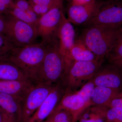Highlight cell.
Wrapping results in <instances>:
<instances>
[{
    "mask_svg": "<svg viewBox=\"0 0 122 122\" xmlns=\"http://www.w3.org/2000/svg\"><path fill=\"white\" fill-rule=\"evenodd\" d=\"M90 106L82 97L75 92L66 89L55 109H65L68 111L72 115L74 122H76L82 112Z\"/></svg>",
    "mask_w": 122,
    "mask_h": 122,
    "instance_id": "cell-12",
    "label": "cell"
},
{
    "mask_svg": "<svg viewBox=\"0 0 122 122\" xmlns=\"http://www.w3.org/2000/svg\"><path fill=\"white\" fill-rule=\"evenodd\" d=\"M42 122H75L71 114L65 109H55Z\"/></svg>",
    "mask_w": 122,
    "mask_h": 122,
    "instance_id": "cell-21",
    "label": "cell"
},
{
    "mask_svg": "<svg viewBox=\"0 0 122 122\" xmlns=\"http://www.w3.org/2000/svg\"><path fill=\"white\" fill-rule=\"evenodd\" d=\"M100 2L97 0H92L83 5H71L68 9V20L75 25L84 24L96 12Z\"/></svg>",
    "mask_w": 122,
    "mask_h": 122,
    "instance_id": "cell-13",
    "label": "cell"
},
{
    "mask_svg": "<svg viewBox=\"0 0 122 122\" xmlns=\"http://www.w3.org/2000/svg\"><path fill=\"white\" fill-rule=\"evenodd\" d=\"M14 47L7 36L0 34V58H7Z\"/></svg>",
    "mask_w": 122,
    "mask_h": 122,
    "instance_id": "cell-23",
    "label": "cell"
},
{
    "mask_svg": "<svg viewBox=\"0 0 122 122\" xmlns=\"http://www.w3.org/2000/svg\"><path fill=\"white\" fill-rule=\"evenodd\" d=\"M60 5V7L63 9V0H55Z\"/></svg>",
    "mask_w": 122,
    "mask_h": 122,
    "instance_id": "cell-35",
    "label": "cell"
},
{
    "mask_svg": "<svg viewBox=\"0 0 122 122\" xmlns=\"http://www.w3.org/2000/svg\"><path fill=\"white\" fill-rule=\"evenodd\" d=\"M75 32L74 26L64 13L57 33L59 50L63 58L67 73L73 62L71 56V51L75 41Z\"/></svg>",
    "mask_w": 122,
    "mask_h": 122,
    "instance_id": "cell-9",
    "label": "cell"
},
{
    "mask_svg": "<svg viewBox=\"0 0 122 122\" xmlns=\"http://www.w3.org/2000/svg\"><path fill=\"white\" fill-rule=\"evenodd\" d=\"M54 85L36 83L29 90L22 101L21 122H28L52 90Z\"/></svg>",
    "mask_w": 122,
    "mask_h": 122,
    "instance_id": "cell-8",
    "label": "cell"
},
{
    "mask_svg": "<svg viewBox=\"0 0 122 122\" xmlns=\"http://www.w3.org/2000/svg\"><path fill=\"white\" fill-rule=\"evenodd\" d=\"M106 107H116L122 109V92L117 96L112 99Z\"/></svg>",
    "mask_w": 122,
    "mask_h": 122,
    "instance_id": "cell-29",
    "label": "cell"
},
{
    "mask_svg": "<svg viewBox=\"0 0 122 122\" xmlns=\"http://www.w3.org/2000/svg\"><path fill=\"white\" fill-rule=\"evenodd\" d=\"M46 44V53L39 70L37 83L63 84L66 72L64 61L59 52L58 39L57 38Z\"/></svg>",
    "mask_w": 122,
    "mask_h": 122,
    "instance_id": "cell-3",
    "label": "cell"
},
{
    "mask_svg": "<svg viewBox=\"0 0 122 122\" xmlns=\"http://www.w3.org/2000/svg\"><path fill=\"white\" fill-rule=\"evenodd\" d=\"M4 119V114L0 111V122H3Z\"/></svg>",
    "mask_w": 122,
    "mask_h": 122,
    "instance_id": "cell-36",
    "label": "cell"
},
{
    "mask_svg": "<svg viewBox=\"0 0 122 122\" xmlns=\"http://www.w3.org/2000/svg\"></svg>",
    "mask_w": 122,
    "mask_h": 122,
    "instance_id": "cell-38",
    "label": "cell"
},
{
    "mask_svg": "<svg viewBox=\"0 0 122 122\" xmlns=\"http://www.w3.org/2000/svg\"><path fill=\"white\" fill-rule=\"evenodd\" d=\"M95 86L91 79L82 85L79 90L75 92L76 93L82 97L85 102L89 105L90 106H92L93 105L91 102V96Z\"/></svg>",
    "mask_w": 122,
    "mask_h": 122,
    "instance_id": "cell-22",
    "label": "cell"
},
{
    "mask_svg": "<svg viewBox=\"0 0 122 122\" xmlns=\"http://www.w3.org/2000/svg\"><path fill=\"white\" fill-rule=\"evenodd\" d=\"M22 99L17 96L0 93V111L13 118L16 122H21Z\"/></svg>",
    "mask_w": 122,
    "mask_h": 122,
    "instance_id": "cell-14",
    "label": "cell"
},
{
    "mask_svg": "<svg viewBox=\"0 0 122 122\" xmlns=\"http://www.w3.org/2000/svg\"><path fill=\"white\" fill-rule=\"evenodd\" d=\"M13 0H0V15H5L12 5Z\"/></svg>",
    "mask_w": 122,
    "mask_h": 122,
    "instance_id": "cell-28",
    "label": "cell"
},
{
    "mask_svg": "<svg viewBox=\"0 0 122 122\" xmlns=\"http://www.w3.org/2000/svg\"><path fill=\"white\" fill-rule=\"evenodd\" d=\"M92 0H73L71 5H83L90 3Z\"/></svg>",
    "mask_w": 122,
    "mask_h": 122,
    "instance_id": "cell-32",
    "label": "cell"
},
{
    "mask_svg": "<svg viewBox=\"0 0 122 122\" xmlns=\"http://www.w3.org/2000/svg\"><path fill=\"white\" fill-rule=\"evenodd\" d=\"M107 109L105 106H91L82 112L78 120L79 122H107Z\"/></svg>",
    "mask_w": 122,
    "mask_h": 122,
    "instance_id": "cell-18",
    "label": "cell"
},
{
    "mask_svg": "<svg viewBox=\"0 0 122 122\" xmlns=\"http://www.w3.org/2000/svg\"><path fill=\"white\" fill-rule=\"evenodd\" d=\"M122 27L95 25L83 30L81 39L98 59L107 57L122 37Z\"/></svg>",
    "mask_w": 122,
    "mask_h": 122,
    "instance_id": "cell-1",
    "label": "cell"
},
{
    "mask_svg": "<svg viewBox=\"0 0 122 122\" xmlns=\"http://www.w3.org/2000/svg\"><path fill=\"white\" fill-rule=\"evenodd\" d=\"M29 0V1L31 5H52L53 6H59L61 8L55 0Z\"/></svg>",
    "mask_w": 122,
    "mask_h": 122,
    "instance_id": "cell-30",
    "label": "cell"
},
{
    "mask_svg": "<svg viewBox=\"0 0 122 122\" xmlns=\"http://www.w3.org/2000/svg\"><path fill=\"white\" fill-rule=\"evenodd\" d=\"M107 57L110 63L116 60L122 59V37L119 40Z\"/></svg>",
    "mask_w": 122,
    "mask_h": 122,
    "instance_id": "cell-25",
    "label": "cell"
},
{
    "mask_svg": "<svg viewBox=\"0 0 122 122\" xmlns=\"http://www.w3.org/2000/svg\"><path fill=\"white\" fill-rule=\"evenodd\" d=\"M0 80L32 82L20 68L6 57L0 58Z\"/></svg>",
    "mask_w": 122,
    "mask_h": 122,
    "instance_id": "cell-15",
    "label": "cell"
},
{
    "mask_svg": "<svg viewBox=\"0 0 122 122\" xmlns=\"http://www.w3.org/2000/svg\"><path fill=\"white\" fill-rule=\"evenodd\" d=\"M70 54L73 62L78 61H93L98 59L81 38L75 40L71 51Z\"/></svg>",
    "mask_w": 122,
    "mask_h": 122,
    "instance_id": "cell-19",
    "label": "cell"
},
{
    "mask_svg": "<svg viewBox=\"0 0 122 122\" xmlns=\"http://www.w3.org/2000/svg\"><path fill=\"white\" fill-rule=\"evenodd\" d=\"M13 5L18 8L24 10H32V5L29 0H13Z\"/></svg>",
    "mask_w": 122,
    "mask_h": 122,
    "instance_id": "cell-27",
    "label": "cell"
},
{
    "mask_svg": "<svg viewBox=\"0 0 122 122\" xmlns=\"http://www.w3.org/2000/svg\"><path fill=\"white\" fill-rule=\"evenodd\" d=\"M4 119L3 122H16L15 119L12 117L5 114H4Z\"/></svg>",
    "mask_w": 122,
    "mask_h": 122,
    "instance_id": "cell-34",
    "label": "cell"
},
{
    "mask_svg": "<svg viewBox=\"0 0 122 122\" xmlns=\"http://www.w3.org/2000/svg\"><path fill=\"white\" fill-rule=\"evenodd\" d=\"M66 89L62 83L55 85L48 96L28 122H42L46 119L58 104Z\"/></svg>",
    "mask_w": 122,
    "mask_h": 122,
    "instance_id": "cell-11",
    "label": "cell"
},
{
    "mask_svg": "<svg viewBox=\"0 0 122 122\" xmlns=\"http://www.w3.org/2000/svg\"><path fill=\"white\" fill-rule=\"evenodd\" d=\"M84 25L86 27L95 25L122 27V4L101 2L96 12Z\"/></svg>",
    "mask_w": 122,
    "mask_h": 122,
    "instance_id": "cell-6",
    "label": "cell"
},
{
    "mask_svg": "<svg viewBox=\"0 0 122 122\" xmlns=\"http://www.w3.org/2000/svg\"><path fill=\"white\" fill-rule=\"evenodd\" d=\"M68 0L69 1H70V2L71 3L72 1H73V0Z\"/></svg>",
    "mask_w": 122,
    "mask_h": 122,
    "instance_id": "cell-37",
    "label": "cell"
},
{
    "mask_svg": "<svg viewBox=\"0 0 122 122\" xmlns=\"http://www.w3.org/2000/svg\"><path fill=\"white\" fill-rule=\"evenodd\" d=\"M122 92L100 86H95L91 96L93 106H105Z\"/></svg>",
    "mask_w": 122,
    "mask_h": 122,
    "instance_id": "cell-17",
    "label": "cell"
},
{
    "mask_svg": "<svg viewBox=\"0 0 122 122\" xmlns=\"http://www.w3.org/2000/svg\"><path fill=\"white\" fill-rule=\"evenodd\" d=\"M6 25L5 15H0V34H4Z\"/></svg>",
    "mask_w": 122,
    "mask_h": 122,
    "instance_id": "cell-31",
    "label": "cell"
},
{
    "mask_svg": "<svg viewBox=\"0 0 122 122\" xmlns=\"http://www.w3.org/2000/svg\"><path fill=\"white\" fill-rule=\"evenodd\" d=\"M55 7L56 6L43 5H32L33 11L39 17L45 14L52 8Z\"/></svg>",
    "mask_w": 122,
    "mask_h": 122,
    "instance_id": "cell-26",
    "label": "cell"
},
{
    "mask_svg": "<svg viewBox=\"0 0 122 122\" xmlns=\"http://www.w3.org/2000/svg\"><path fill=\"white\" fill-rule=\"evenodd\" d=\"M46 50L47 44L41 41L23 47H14L7 58L20 68L30 81L37 83Z\"/></svg>",
    "mask_w": 122,
    "mask_h": 122,
    "instance_id": "cell-2",
    "label": "cell"
},
{
    "mask_svg": "<svg viewBox=\"0 0 122 122\" xmlns=\"http://www.w3.org/2000/svg\"><path fill=\"white\" fill-rule=\"evenodd\" d=\"M107 122H122V109L108 107L106 114Z\"/></svg>",
    "mask_w": 122,
    "mask_h": 122,
    "instance_id": "cell-24",
    "label": "cell"
},
{
    "mask_svg": "<svg viewBox=\"0 0 122 122\" xmlns=\"http://www.w3.org/2000/svg\"><path fill=\"white\" fill-rule=\"evenodd\" d=\"M6 28L4 33L14 47H23L35 44L38 37L36 26L24 22L11 15H5Z\"/></svg>",
    "mask_w": 122,
    "mask_h": 122,
    "instance_id": "cell-4",
    "label": "cell"
},
{
    "mask_svg": "<svg viewBox=\"0 0 122 122\" xmlns=\"http://www.w3.org/2000/svg\"><path fill=\"white\" fill-rule=\"evenodd\" d=\"M103 62V59L74 61L66 73L63 85L67 89L74 91L93 78Z\"/></svg>",
    "mask_w": 122,
    "mask_h": 122,
    "instance_id": "cell-5",
    "label": "cell"
},
{
    "mask_svg": "<svg viewBox=\"0 0 122 122\" xmlns=\"http://www.w3.org/2000/svg\"><path fill=\"white\" fill-rule=\"evenodd\" d=\"M35 84L30 81L0 80V93L9 94L22 99Z\"/></svg>",
    "mask_w": 122,
    "mask_h": 122,
    "instance_id": "cell-16",
    "label": "cell"
},
{
    "mask_svg": "<svg viewBox=\"0 0 122 122\" xmlns=\"http://www.w3.org/2000/svg\"><path fill=\"white\" fill-rule=\"evenodd\" d=\"M64 14L59 6L52 8L39 17L36 25L38 37L48 44L57 38V33Z\"/></svg>",
    "mask_w": 122,
    "mask_h": 122,
    "instance_id": "cell-7",
    "label": "cell"
},
{
    "mask_svg": "<svg viewBox=\"0 0 122 122\" xmlns=\"http://www.w3.org/2000/svg\"><path fill=\"white\" fill-rule=\"evenodd\" d=\"M92 80L95 86L122 92V70L113 64L101 66Z\"/></svg>",
    "mask_w": 122,
    "mask_h": 122,
    "instance_id": "cell-10",
    "label": "cell"
},
{
    "mask_svg": "<svg viewBox=\"0 0 122 122\" xmlns=\"http://www.w3.org/2000/svg\"><path fill=\"white\" fill-rule=\"evenodd\" d=\"M110 63L122 70V59L116 60Z\"/></svg>",
    "mask_w": 122,
    "mask_h": 122,
    "instance_id": "cell-33",
    "label": "cell"
},
{
    "mask_svg": "<svg viewBox=\"0 0 122 122\" xmlns=\"http://www.w3.org/2000/svg\"><path fill=\"white\" fill-rule=\"evenodd\" d=\"M8 14L18 20L35 26L40 17L32 10L24 11L18 8L13 4L9 9L7 15Z\"/></svg>",
    "mask_w": 122,
    "mask_h": 122,
    "instance_id": "cell-20",
    "label": "cell"
}]
</instances>
